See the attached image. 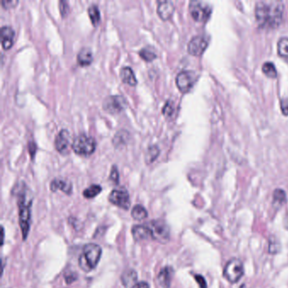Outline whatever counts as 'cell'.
<instances>
[{"label": "cell", "instance_id": "obj_8", "mask_svg": "<svg viewBox=\"0 0 288 288\" xmlns=\"http://www.w3.org/2000/svg\"><path fill=\"white\" fill-rule=\"evenodd\" d=\"M109 200L111 204H114L118 207L122 208L125 211L130 209V194L128 192L127 189L124 188L113 189L109 195Z\"/></svg>", "mask_w": 288, "mask_h": 288}, {"label": "cell", "instance_id": "obj_20", "mask_svg": "<svg viewBox=\"0 0 288 288\" xmlns=\"http://www.w3.org/2000/svg\"><path fill=\"white\" fill-rule=\"evenodd\" d=\"M120 76L122 81H124V83L128 84L131 87H134L137 84L135 75L133 74V70L130 67L122 68L120 71Z\"/></svg>", "mask_w": 288, "mask_h": 288}, {"label": "cell", "instance_id": "obj_38", "mask_svg": "<svg viewBox=\"0 0 288 288\" xmlns=\"http://www.w3.org/2000/svg\"><path fill=\"white\" fill-rule=\"evenodd\" d=\"M28 149H29V152H30V154H31V158H33V156L35 155V153H36V151H37V146H36V144H35L33 141H31V142L28 144Z\"/></svg>", "mask_w": 288, "mask_h": 288}, {"label": "cell", "instance_id": "obj_26", "mask_svg": "<svg viewBox=\"0 0 288 288\" xmlns=\"http://www.w3.org/2000/svg\"><path fill=\"white\" fill-rule=\"evenodd\" d=\"M88 14H89L90 21H91L93 25H97L100 22V20H101V15H100L98 7L95 5V4L90 5L89 9H88Z\"/></svg>", "mask_w": 288, "mask_h": 288}, {"label": "cell", "instance_id": "obj_18", "mask_svg": "<svg viewBox=\"0 0 288 288\" xmlns=\"http://www.w3.org/2000/svg\"><path fill=\"white\" fill-rule=\"evenodd\" d=\"M50 189L53 192H56L58 190H61L66 195H71L72 184L70 182H68L67 180L55 178L51 182Z\"/></svg>", "mask_w": 288, "mask_h": 288}, {"label": "cell", "instance_id": "obj_3", "mask_svg": "<svg viewBox=\"0 0 288 288\" xmlns=\"http://www.w3.org/2000/svg\"><path fill=\"white\" fill-rule=\"evenodd\" d=\"M102 248L96 244H87L83 247L82 254L80 255L79 266L85 272H90L95 269L102 257Z\"/></svg>", "mask_w": 288, "mask_h": 288}, {"label": "cell", "instance_id": "obj_23", "mask_svg": "<svg viewBox=\"0 0 288 288\" xmlns=\"http://www.w3.org/2000/svg\"><path fill=\"white\" fill-rule=\"evenodd\" d=\"M277 52L288 63V37H282L277 44Z\"/></svg>", "mask_w": 288, "mask_h": 288}, {"label": "cell", "instance_id": "obj_9", "mask_svg": "<svg viewBox=\"0 0 288 288\" xmlns=\"http://www.w3.org/2000/svg\"><path fill=\"white\" fill-rule=\"evenodd\" d=\"M127 108V102L124 98V96H110L107 97L103 102V109L106 111L111 113V114H117L124 109Z\"/></svg>", "mask_w": 288, "mask_h": 288}, {"label": "cell", "instance_id": "obj_22", "mask_svg": "<svg viewBox=\"0 0 288 288\" xmlns=\"http://www.w3.org/2000/svg\"><path fill=\"white\" fill-rule=\"evenodd\" d=\"M131 216L134 220L142 221L148 217V212H147L146 208L144 207V206L140 205V204H136L132 209Z\"/></svg>", "mask_w": 288, "mask_h": 288}, {"label": "cell", "instance_id": "obj_13", "mask_svg": "<svg viewBox=\"0 0 288 288\" xmlns=\"http://www.w3.org/2000/svg\"><path fill=\"white\" fill-rule=\"evenodd\" d=\"M131 232H132L133 239L137 242L152 239V232L146 223L143 224V225L133 226L131 230Z\"/></svg>", "mask_w": 288, "mask_h": 288}, {"label": "cell", "instance_id": "obj_27", "mask_svg": "<svg viewBox=\"0 0 288 288\" xmlns=\"http://www.w3.org/2000/svg\"><path fill=\"white\" fill-rule=\"evenodd\" d=\"M159 147L157 146H151L149 147L146 152V160L147 161V163H152V161H155V158L157 157V155H159Z\"/></svg>", "mask_w": 288, "mask_h": 288}, {"label": "cell", "instance_id": "obj_41", "mask_svg": "<svg viewBox=\"0 0 288 288\" xmlns=\"http://www.w3.org/2000/svg\"><path fill=\"white\" fill-rule=\"evenodd\" d=\"M240 288H246V286H245L244 284H243Z\"/></svg>", "mask_w": 288, "mask_h": 288}, {"label": "cell", "instance_id": "obj_40", "mask_svg": "<svg viewBox=\"0 0 288 288\" xmlns=\"http://www.w3.org/2000/svg\"><path fill=\"white\" fill-rule=\"evenodd\" d=\"M285 226L287 229H288V217L285 219Z\"/></svg>", "mask_w": 288, "mask_h": 288}, {"label": "cell", "instance_id": "obj_37", "mask_svg": "<svg viewBox=\"0 0 288 288\" xmlns=\"http://www.w3.org/2000/svg\"><path fill=\"white\" fill-rule=\"evenodd\" d=\"M195 281L198 283L199 288H207V283L205 282V279L200 275H195Z\"/></svg>", "mask_w": 288, "mask_h": 288}, {"label": "cell", "instance_id": "obj_19", "mask_svg": "<svg viewBox=\"0 0 288 288\" xmlns=\"http://www.w3.org/2000/svg\"><path fill=\"white\" fill-rule=\"evenodd\" d=\"M77 60L79 65L81 66L90 65L93 61V53L91 50L88 47H83L78 53Z\"/></svg>", "mask_w": 288, "mask_h": 288}, {"label": "cell", "instance_id": "obj_6", "mask_svg": "<svg viewBox=\"0 0 288 288\" xmlns=\"http://www.w3.org/2000/svg\"><path fill=\"white\" fill-rule=\"evenodd\" d=\"M244 269L242 261L239 259H232L229 260L226 266L224 268L223 275L224 277L231 282V283H237L244 276Z\"/></svg>", "mask_w": 288, "mask_h": 288}, {"label": "cell", "instance_id": "obj_7", "mask_svg": "<svg viewBox=\"0 0 288 288\" xmlns=\"http://www.w3.org/2000/svg\"><path fill=\"white\" fill-rule=\"evenodd\" d=\"M189 12L195 22H203L207 21L211 16V7L208 3L201 1H191L189 3Z\"/></svg>", "mask_w": 288, "mask_h": 288}, {"label": "cell", "instance_id": "obj_11", "mask_svg": "<svg viewBox=\"0 0 288 288\" xmlns=\"http://www.w3.org/2000/svg\"><path fill=\"white\" fill-rule=\"evenodd\" d=\"M208 46V41L203 36H195L188 44V52L193 56H200Z\"/></svg>", "mask_w": 288, "mask_h": 288}, {"label": "cell", "instance_id": "obj_34", "mask_svg": "<svg viewBox=\"0 0 288 288\" xmlns=\"http://www.w3.org/2000/svg\"><path fill=\"white\" fill-rule=\"evenodd\" d=\"M118 178H119V176H118V169H117V167L113 166L112 168H111V174H110V177H109V179H110V181H111L112 183L117 184V183H118Z\"/></svg>", "mask_w": 288, "mask_h": 288}, {"label": "cell", "instance_id": "obj_15", "mask_svg": "<svg viewBox=\"0 0 288 288\" xmlns=\"http://www.w3.org/2000/svg\"><path fill=\"white\" fill-rule=\"evenodd\" d=\"M121 282L124 288H136L139 283L136 271L132 269L125 270L121 276Z\"/></svg>", "mask_w": 288, "mask_h": 288}, {"label": "cell", "instance_id": "obj_14", "mask_svg": "<svg viewBox=\"0 0 288 288\" xmlns=\"http://www.w3.org/2000/svg\"><path fill=\"white\" fill-rule=\"evenodd\" d=\"M174 273V269L171 266L162 268L156 277L159 285L162 288H170Z\"/></svg>", "mask_w": 288, "mask_h": 288}, {"label": "cell", "instance_id": "obj_24", "mask_svg": "<svg viewBox=\"0 0 288 288\" xmlns=\"http://www.w3.org/2000/svg\"><path fill=\"white\" fill-rule=\"evenodd\" d=\"M139 56L142 58L146 62H152V60L156 58V53L155 50L153 49L151 46H146L139 51Z\"/></svg>", "mask_w": 288, "mask_h": 288}, {"label": "cell", "instance_id": "obj_12", "mask_svg": "<svg viewBox=\"0 0 288 288\" xmlns=\"http://www.w3.org/2000/svg\"><path fill=\"white\" fill-rule=\"evenodd\" d=\"M54 146L59 153L63 155L68 154L70 146V135L68 130H62L58 133L54 141Z\"/></svg>", "mask_w": 288, "mask_h": 288}, {"label": "cell", "instance_id": "obj_31", "mask_svg": "<svg viewBox=\"0 0 288 288\" xmlns=\"http://www.w3.org/2000/svg\"><path fill=\"white\" fill-rule=\"evenodd\" d=\"M78 276L77 273L71 270H68L67 272L65 274V279L67 284H71L73 282H75L77 280Z\"/></svg>", "mask_w": 288, "mask_h": 288}, {"label": "cell", "instance_id": "obj_30", "mask_svg": "<svg viewBox=\"0 0 288 288\" xmlns=\"http://www.w3.org/2000/svg\"><path fill=\"white\" fill-rule=\"evenodd\" d=\"M174 105L172 101H167V103L165 104L163 109H162V112L165 116L167 117H171L172 115L174 114Z\"/></svg>", "mask_w": 288, "mask_h": 288}, {"label": "cell", "instance_id": "obj_10", "mask_svg": "<svg viewBox=\"0 0 288 288\" xmlns=\"http://www.w3.org/2000/svg\"><path fill=\"white\" fill-rule=\"evenodd\" d=\"M196 80L195 72L191 70H183L177 75V87L182 92H187L192 88Z\"/></svg>", "mask_w": 288, "mask_h": 288}, {"label": "cell", "instance_id": "obj_4", "mask_svg": "<svg viewBox=\"0 0 288 288\" xmlns=\"http://www.w3.org/2000/svg\"><path fill=\"white\" fill-rule=\"evenodd\" d=\"M71 146L78 155H89L96 150V140L87 134H80L74 138Z\"/></svg>", "mask_w": 288, "mask_h": 288}, {"label": "cell", "instance_id": "obj_28", "mask_svg": "<svg viewBox=\"0 0 288 288\" xmlns=\"http://www.w3.org/2000/svg\"><path fill=\"white\" fill-rule=\"evenodd\" d=\"M262 70L266 74V75L269 78H276V75H277L276 66L272 63H265L263 66H262Z\"/></svg>", "mask_w": 288, "mask_h": 288}, {"label": "cell", "instance_id": "obj_1", "mask_svg": "<svg viewBox=\"0 0 288 288\" xmlns=\"http://www.w3.org/2000/svg\"><path fill=\"white\" fill-rule=\"evenodd\" d=\"M284 4L281 1L265 0L255 5V18L258 25L265 29L278 27L282 23Z\"/></svg>", "mask_w": 288, "mask_h": 288}, {"label": "cell", "instance_id": "obj_32", "mask_svg": "<svg viewBox=\"0 0 288 288\" xmlns=\"http://www.w3.org/2000/svg\"><path fill=\"white\" fill-rule=\"evenodd\" d=\"M280 250V244L276 239H270L269 240V252L270 254H275L278 253Z\"/></svg>", "mask_w": 288, "mask_h": 288}, {"label": "cell", "instance_id": "obj_21", "mask_svg": "<svg viewBox=\"0 0 288 288\" xmlns=\"http://www.w3.org/2000/svg\"><path fill=\"white\" fill-rule=\"evenodd\" d=\"M287 202V195L283 189H276L273 193V205L275 207H281Z\"/></svg>", "mask_w": 288, "mask_h": 288}, {"label": "cell", "instance_id": "obj_17", "mask_svg": "<svg viewBox=\"0 0 288 288\" xmlns=\"http://www.w3.org/2000/svg\"><path fill=\"white\" fill-rule=\"evenodd\" d=\"M15 39V31L10 26L4 25L1 28V41L4 49H9L12 46Z\"/></svg>", "mask_w": 288, "mask_h": 288}, {"label": "cell", "instance_id": "obj_16", "mask_svg": "<svg viewBox=\"0 0 288 288\" xmlns=\"http://www.w3.org/2000/svg\"><path fill=\"white\" fill-rule=\"evenodd\" d=\"M174 12V3L171 1H160L158 2L157 14L163 21L170 19Z\"/></svg>", "mask_w": 288, "mask_h": 288}, {"label": "cell", "instance_id": "obj_2", "mask_svg": "<svg viewBox=\"0 0 288 288\" xmlns=\"http://www.w3.org/2000/svg\"><path fill=\"white\" fill-rule=\"evenodd\" d=\"M15 191L18 204L19 224L22 230V239L25 241L31 228V204L33 202V197L30 189L23 182L16 186Z\"/></svg>", "mask_w": 288, "mask_h": 288}, {"label": "cell", "instance_id": "obj_39", "mask_svg": "<svg viewBox=\"0 0 288 288\" xmlns=\"http://www.w3.org/2000/svg\"><path fill=\"white\" fill-rule=\"evenodd\" d=\"M136 288H150V286L147 282H140L138 283Z\"/></svg>", "mask_w": 288, "mask_h": 288}, {"label": "cell", "instance_id": "obj_33", "mask_svg": "<svg viewBox=\"0 0 288 288\" xmlns=\"http://www.w3.org/2000/svg\"><path fill=\"white\" fill-rule=\"evenodd\" d=\"M59 9H60V13H61V16L63 17L68 16V11H69L68 3L65 1H60L59 2Z\"/></svg>", "mask_w": 288, "mask_h": 288}, {"label": "cell", "instance_id": "obj_29", "mask_svg": "<svg viewBox=\"0 0 288 288\" xmlns=\"http://www.w3.org/2000/svg\"><path fill=\"white\" fill-rule=\"evenodd\" d=\"M124 131H120V132H118L116 135L114 136V139H113V144L116 145V146H121V145H123L124 144L125 141H126V138H127L128 133L126 134H124Z\"/></svg>", "mask_w": 288, "mask_h": 288}, {"label": "cell", "instance_id": "obj_36", "mask_svg": "<svg viewBox=\"0 0 288 288\" xmlns=\"http://www.w3.org/2000/svg\"><path fill=\"white\" fill-rule=\"evenodd\" d=\"M18 3V1L3 0V1H2V6H3L4 9H11V8H15L16 4Z\"/></svg>", "mask_w": 288, "mask_h": 288}, {"label": "cell", "instance_id": "obj_35", "mask_svg": "<svg viewBox=\"0 0 288 288\" xmlns=\"http://www.w3.org/2000/svg\"><path fill=\"white\" fill-rule=\"evenodd\" d=\"M280 105H281V109H282V113L285 116H288V98H282L280 102Z\"/></svg>", "mask_w": 288, "mask_h": 288}, {"label": "cell", "instance_id": "obj_25", "mask_svg": "<svg viewBox=\"0 0 288 288\" xmlns=\"http://www.w3.org/2000/svg\"><path fill=\"white\" fill-rule=\"evenodd\" d=\"M102 189L101 186L98 184H92L89 188L85 189L83 192L84 197L87 199L95 198L96 196L99 195Z\"/></svg>", "mask_w": 288, "mask_h": 288}, {"label": "cell", "instance_id": "obj_5", "mask_svg": "<svg viewBox=\"0 0 288 288\" xmlns=\"http://www.w3.org/2000/svg\"><path fill=\"white\" fill-rule=\"evenodd\" d=\"M152 232V239L160 244H167L170 239V228L162 220H153L146 222Z\"/></svg>", "mask_w": 288, "mask_h": 288}]
</instances>
